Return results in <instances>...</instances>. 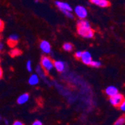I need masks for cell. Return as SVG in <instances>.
I'll return each mask as SVG.
<instances>
[{
    "label": "cell",
    "instance_id": "obj_1",
    "mask_svg": "<svg viewBox=\"0 0 125 125\" xmlns=\"http://www.w3.org/2000/svg\"><path fill=\"white\" fill-rule=\"evenodd\" d=\"M77 33L84 38H92L94 31L90 26L89 22L85 19H80L77 22Z\"/></svg>",
    "mask_w": 125,
    "mask_h": 125
},
{
    "label": "cell",
    "instance_id": "obj_2",
    "mask_svg": "<svg viewBox=\"0 0 125 125\" xmlns=\"http://www.w3.org/2000/svg\"><path fill=\"white\" fill-rule=\"evenodd\" d=\"M41 67L47 73L51 72L54 69V61L47 55H43L41 59Z\"/></svg>",
    "mask_w": 125,
    "mask_h": 125
},
{
    "label": "cell",
    "instance_id": "obj_3",
    "mask_svg": "<svg viewBox=\"0 0 125 125\" xmlns=\"http://www.w3.org/2000/svg\"><path fill=\"white\" fill-rule=\"evenodd\" d=\"M74 13L79 19H85L88 16L87 9L82 5H76L74 8Z\"/></svg>",
    "mask_w": 125,
    "mask_h": 125
},
{
    "label": "cell",
    "instance_id": "obj_4",
    "mask_svg": "<svg viewBox=\"0 0 125 125\" xmlns=\"http://www.w3.org/2000/svg\"><path fill=\"white\" fill-rule=\"evenodd\" d=\"M124 100V97L122 94L118 93L114 96L109 97V102L113 106H119Z\"/></svg>",
    "mask_w": 125,
    "mask_h": 125
},
{
    "label": "cell",
    "instance_id": "obj_5",
    "mask_svg": "<svg viewBox=\"0 0 125 125\" xmlns=\"http://www.w3.org/2000/svg\"><path fill=\"white\" fill-rule=\"evenodd\" d=\"M40 49L41 51L45 53V54H50L52 51V47H51V44L49 41L46 40H43L40 43Z\"/></svg>",
    "mask_w": 125,
    "mask_h": 125
},
{
    "label": "cell",
    "instance_id": "obj_6",
    "mask_svg": "<svg viewBox=\"0 0 125 125\" xmlns=\"http://www.w3.org/2000/svg\"><path fill=\"white\" fill-rule=\"evenodd\" d=\"M55 5L61 11H63V10H71V11H72L71 5L67 2H62V1H55Z\"/></svg>",
    "mask_w": 125,
    "mask_h": 125
},
{
    "label": "cell",
    "instance_id": "obj_7",
    "mask_svg": "<svg viewBox=\"0 0 125 125\" xmlns=\"http://www.w3.org/2000/svg\"><path fill=\"white\" fill-rule=\"evenodd\" d=\"M80 59L82 60L83 63H84L85 64L90 65L91 62H92V56L88 51H85V52H83Z\"/></svg>",
    "mask_w": 125,
    "mask_h": 125
},
{
    "label": "cell",
    "instance_id": "obj_8",
    "mask_svg": "<svg viewBox=\"0 0 125 125\" xmlns=\"http://www.w3.org/2000/svg\"><path fill=\"white\" fill-rule=\"evenodd\" d=\"M54 68L59 73H62L66 68V64L61 60H57L54 62Z\"/></svg>",
    "mask_w": 125,
    "mask_h": 125
},
{
    "label": "cell",
    "instance_id": "obj_9",
    "mask_svg": "<svg viewBox=\"0 0 125 125\" xmlns=\"http://www.w3.org/2000/svg\"><path fill=\"white\" fill-rule=\"evenodd\" d=\"M19 41V35L17 34H13V35H10V37L8 38V44L10 47H15L17 42Z\"/></svg>",
    "mask_w": 125,
    "mask_h": 125
},
{
    "label": "cell",
    "instance_id": "obj_10",
    "mask_svg": "<svg viewBox=\"0 0 125 125\" xmlns=\"http://www.w3.org/2000/svg\"><path fill=\"white\" fill-rule=\"evenodd\" d=\"M29 100V94L28 93H24L21 95L19 96V97L17 98V104L20 105H22V104H26L27 102Z\"/></svg>",
    "mask_w": 125,
    "mask_h": 125
},
{
    "label": "cell",
    "instance_id": "obj_11",
    "mask_svg": "<svg viewBox=\"0 0 125 125\" xmlns=\"http://www.w3.org/2000/svg\"><path fill=\"white\" fill-rule=\"evenodd\" d=\"M105 92H106L107 96L112 97V96H114L116 94H118V88L116 87L111 85V86H109V87H107L106 88Z\"/></svg>",
    "mask_w": 125,
    "mask_h": 125
},
{
    "label": "cell",
    "instance_id": "obj_12",
    "mask_svg": "<svg viewBox=\"0 0 125 125\" xmlns=\"http://www.w3.org/2000/svg\"><path fill=\"white\" fill-rule=\"evenodd\" d=\"M40 82V77L38 74H31L29 78V84L31 85H37Z\"/></svg>",
    "mask_w": 125,
    "mask_h": 125
},
{
    "label": "cell",
    "instance_id": "obj_13",
    "mask_svg": "<svg viewBox=\"0 0 125 125\" xmlns=\"http://www.w3.org/2000/svg\"><path fill=\"white\" fill-rule=\"evenodd\" d=\"M10 55L11 57H16V56L20 55L22 54V52L20 50L17 49V48H12L10 50V52H9Z\"/></svg>",
    "mask_w": 125,
    "mask_h": 125
},
{
    "label": "cell",
    "instance_id": "obj_14",
    "mask_svg": "<svg viewBox=\"0 0 125 125\" xmlns=\"http://www.w3.org/2000/svg\"><path fill=\"white\" fill-rule=\"evenodd\" d=\"M63 49L64 51L67 52H71L73 49V45L71 43H64L63 44Z\"/></svg>",
    "mask_w": 125,
    "mask_h": 125
},
{
    "label": "cell",
    "instance_id": "obj_15",
    "mask_svg": "<svg viewBox=\"0 0 125 125\" xmlns=\"http://www.w3.org/2000/svg\"><path fill=\"white\" fill-rule=\"evenodd\" d=\"M114 125H125V117L122 116L118 118L114 123Z\"/></svg>",
    "mask_w": 125,
    "mask_h": 125
},
{
    "label": "cell",
    "instance_id": "obj_16",
    "mask_svg": "<svg viewBox=\"0 0 125 125\" xmlns=\"http://www.w3.org/2000/svg\"><path fill=\"white\" fill-rule=\"evenodd\" d=\"M36 72L38 73L37 74L39 76H41V77H44L45 76V71H43V68L40 66H38L37 68H36Z\"/></svg>",
    "mask_w": 125,
    "mask_h": 125
},
{
    "label": "cell",
    "instance_id": "obj_17",
    "mask_svg": "<svg viewBox=\"0 0 125 125\" xmlns=\"http://www.w3.org/2000/svg\"><path fill=\"white\" fill-rule=\"evenodd\" d=\"M109 5H110V3L108 0H100V2L98 5L102 8H106V7L109 6Z\"/></svg>",
    "mask_w": 125,
    "mask_h": 125
},
{
    "label": "cell",
    "instance_id": "obj_18",
    "mask_svg": "<svg viewBox=\"0 0 125 125\" xmlns=\"http://www.w3.org/2000/svg\"><path fill=\"white\" fill-rule=\"evenodd\" d=\"M62 12L67 17V18H69V19H73V14L72 13V11L71 10H63L62 11Z\"/></svg>",
    "mask_w": 125,
    "mask_h": 125
},
{
    "label": "cell",
    "instance_id": "obj_19",
    "mask_svg": "<svg viewBox=\"0 0 125 125\" xmlns=\"http://www.w3.org/2000/svg\"><path fill=\"white\" fill-rule=\"evenodd\" d=\"M101 62H99V61H94V60H92V62H91V66L92 67H100V66H101Z\"/></svg>",
    "mask_w": 125,
    "mask_h": 125
},
{
    "label": "cell",
    "instance_id": "obj_20",
    "mask_svg": "<svg viewBox=\"0 0 125 125\" xmlns=\"http://www.w3.org/2000/svg\"><path fill=\"white\" fill-rule=\"evenodd\" d=\"M26 70L29 72L32 71V63H31V60H28L26 62Z\"/></svg>",
    "mask_w": 125,
    "mask_h": 125
},
{
    "label": "cell",
    "instance_id": "obj_21",
    "mask_svg": "<svg viewBox=\"0 0 125 125\" xmlns=\"http://www.w3.org/2000/svg\"><path fill=\"white\" fill-rule=\"evenodd\" d=\"M82 54H83V51H76L74 54V56L75 58L77 59H80L81 56H82Z\"/></svg>",
    "mask_w": 125,
    "mask_h": 125
},
{
    "label": "cell",
    "instance_id": "obj_22",
    "mask_svg": "<svg viewBox=\"0 0 125 125\" xmlns=\"http://www.w3.org/2000/svg\"><path fill=\"white\" fill-rule=\"evenodd\" d=\"M119 107H120V109H121V111L125 112V100H124L122 101V103L120 104Z\"/></svg>",
    "mask_w": 125,
    "mask_h": 125
},
{
    "label": "cell",
    "instance_id": "obj_23",
    "mask_svg": "<svg viewBox=\"0 0 125 125\" xmlns=\"http://www.w3.org/2000/svg\"><path fill=\"white\" fill-rule=\"evenodd\" d=\"M4 26H5L4 22L1 19H0V32H1L4 29Z\"/></svg>",
    "mask_w": 125,
    "mask_h": 125
},
{
    "label": "cell",
    "instance_id": "obj_24",
    "mask_svg": "<svg viewBox=\"0 0 125 125\" xmlns=\"http://www.w3.org/2000/svg\"><path fill=\"white\" fill-rule=\"evenodd\" d=\"M32 125H43V124L41 121L37 120V121H35L32 123Z\"/></svg>",
    "mask_w": 125,
    "mask_h": 125
},
{
    "label": "cell",
    "instance_id": "obj_25",
    "mask_svg": "<svg viewBox=\"0 0 125 125\" xmlns=\"http://www.w3.org/2000/svg\"><path fill=\"white\" fill-rule=\"evenodd\" d=\"M90 1H91V2H92V4L98 5L100 2V0H90Z\"/></svg>",
    "mask_w": 125,
    "mask_h": 125
},
{
    "label": "cell",
    "instance_id": "obj_26",
    "mask_svg": "<svg viewBox=\"0 0 125 125\" xmlns=\"http://www.w3.org/2000/svg\"><path fill=\"white\" fill-rule=\"evenodd\" d=\"M13 125H24V124H22L21 121H16L14 122Z\"/></svg>",
    "mask_w": 125,
    "mask_h": 125
},
{
    "label": "cell",
    "instance_id": "obj_27",
    "mask_svg": "<svg viewBox=\"0 0 125 125\" xmlns=\"http://www.w3.org/2000/svg\"><path fill=\"white\" fill-rule=\"evenodd\" d=\"M4 50V43L0 41V52Z\"/></svg>",
    "mask_w": 125,
    "mask_h": 125
},
{
    "label": "cell",
    "instance_id": "obj_28",
    "mask_svg": "<svg viewBox=\"0 0 125 125\" xmlns=\"http://www.w3.org/2000/svg\"><path fill=\"white\" fill-rule=\"evenodd\" d=\"M2 75H3V71L2 69V67H0V79L2 77Z\"/></svg>",
    "mask_w": 125,
    "mask_h": 125
},
{
    "label": "cell",
    "instance_id": "obj_29",
    "mask_svg": "<svg viewBox=\"0 0 125 125\" xmlns=\"http://www.w3.org/2000/svg\"><path fill=\"white\" fill-rule=\"evenodd\" d=\"M0 39H1V36H0Z\"/></svg>",
    "mask_w": 125,
    "mask_h": 125
}]
</instances>
